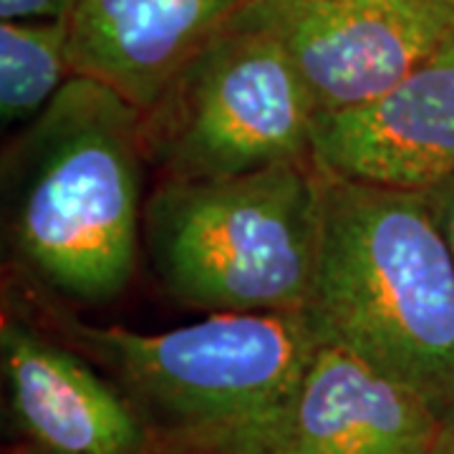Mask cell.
I'll use <instances>...</instances> for the list:
<instances>
[{"label": "cell", "instance_id": "cell-9", "mask_svg": "<svg viewBox=\"0 0 454 454\" xmlns=\"http://www.w3.org/2000/svg\"><path fill=\"white\" fill-rule=\"evenodd\" d=\"M313 160L339 177L406 190L454 177V31L389 94L318 116Z\"/></svg>", "mask_w": 454, "mask_h": 454}, {"label": "cell", "instance_id": "cell-6", "mask_svg": "<svg viewBox=\"0 0 454 454\" xmlns=\"http://www.w3.org/2000/svg\"><path fill=\"white\" fill-rule=\"evenodd\" d=\"M238 18L276 35L325 116L404 82L454 31V0H253Z\"/></svg>", "mask_w": 454, "mask_h": 454}, {"label": "cell", "instance_id": "cell-13", "mask_svg": "<svg viewBox=\"0 0 454 454\" xmlns=\"http://www.w3.org/2000/svg\"><path fill=\"white\" fill-rule=\"evenodd\" d=\"M427 195H429L434 217H437L439 227H442V232H444V238H447L454 255V177L429 187Z\"/></svg>", "mask_w": 454, "mask_h": 454}, {"label": "cell", "instance_id": "cell-3", "mask_svg": "<svg viewBox=\"0 0 454 454\" xmlns=\"http://www.w3.org/2000/svg\"><path fill=\"white\" fill-rule=\"evenodd\" d=\"M41 310L51 333L129 396L157 454L235 452L276 419L325 339L310 310L207 313L162 333Z\"/></svg>", "mask_w": 454, "mask_h": 454}, {"label": "cell", "instance_id": "cell-8", "mask_svg": "<svg viewBox=\"0 0 454 454\" xmlns=\"http://www.w3.org/2000/svg\"><path fill=\"white\" fill-rule=\"evenodd\" d=\"M442 429L419 394L324 339L276 419L232 454H434Z\"/></svg>", "mask_w": 454, "mask_h": 454}, {"label": "cell", "instance_id": "cell-7", "mask_svg": "<svg viewBox=\"0 0 454 454\" xmlns=\"http://www.w3.org/2000/svg\"><path fill=\"white\" fill-rule=\"evenodd\" d=\"M0 369L20 454H149L154 439L131 399L91 358L5 309Z\"/></svg>", "mask_w": 454, "mask_h": 454}, {"label": "cell", "instance_id": "cell-1", "mask_svg": "<svg viewBox=\"0 0 454 454\" xmlns=\"http://www.w3.org/2000/svg\"><path fill=\"white\" fill-rule=\"evenodd\" d=\"M145 114L71 76L3 154L5 243L46 298L104 306L145 258Z\"/></svg>", "mask_w": 454, "mask_h": 454}, {"label": "cell", "instance_id": "cell-5", "mask_svg": "<svg viewBox=\"0 0 454 454\" xmlns=\"http://www.w3.org/2000/svg\"><path fill=\"white\" fill-rule=\"evenodd\" d=\"M142 114L157 179L238 177L313 160L318 112L306 83L276 35L238 16Z\"/></svg>", "mask_w": 454, "mask_h": 454}, {"label": "cell", "instance_id": "cell-14", "mask_svg": "<svg viewBox=\"0 0 454 454\" xmlns=\"http://www.w3.org/2000/svg\"><path fill=\"white\" fill-rule=\"evenodd\" d=\"M434 454H454V419L452 422L444 424V429H442V437H439Z\"/></svg>", "mask_w": 454, "mask_h": 454}, {"label": "cell", "instance_id": "cell-12", "mask_svg": "<svg viewBox=\"0 0 454 454\" xmlns=\"http://www.w3.org/2000/svg\"><path fill=\"white\" fill-rule=\"evenodd\" d=\"M76 0H0V20H68Z\"/></svg>", "mask_w": 454, "mask_h": 454}, {"label": "cell", "instance_id": "cell-10", "mask_svg": "<svg viewBox=\"0 0 454 454\" xmlns=\"http://www.w3.org/2000/svg\"><path fill=\"white\" fill-rule=\"evenodd\" d=\"M253 0H76L68 61L149 112L179 71Z\"/></svg>", "mask_w": 454, "mask_h": 454}, {"label": "cell", "instance_id": "cell-2", "mask_svg": "<svg viewBox=\"0 0 454 454\" xmlns=\"http://www.w3.org/2000/svg\"><path fill=\"white\" fill-rule=\"evenodd\" d=\"M309 310L325 339L452 422L454 255L427 190L324 169L321 258Z\"/></svg>", "mask_w": 454, "mask_h": 454}, {"label": "cell", "instance_id": "cell-4", "mask_svg": "<svg viewBox=\"0 0 454 454\" xmlns=\"http://www.w3.org/2000/svg\"><path fill=\"white\" fill-rule=\"evenodd\" d=\"M324 225V169L283 162L238 177L157 179L145 260L175 303L205 313L309 310Z\"/></svg>", "mask_w": 454, "mask_h": 454}, {"label": "cell", "instance_id": "cell-11", "mask_svg": "<svg viewBox=\"0 0 454 454\" xmlns=\"http://www.w3.org/2000/svg\"><path fill=\"white\" fill-rule=\"evenodd\" d=\"M74 76L68 20H0V119L26 127Z\"/></svg>", "mask_w": 454, "mask_h": 454}, {"label": "cell", "instance_id": "cell-15", "mask_svg": "<svg viewBox=\"0 0 454 454\" xmlns=\"http://www.w3.org/2000/svg\"><path fill=\"white\" fill-rule=\"evenodd\" d=\"M13 454H20V452H13ZM149 454H157V452H149Z\"/></svg>", "mask_w": 454, "mask_h": 454}]
</instances>
